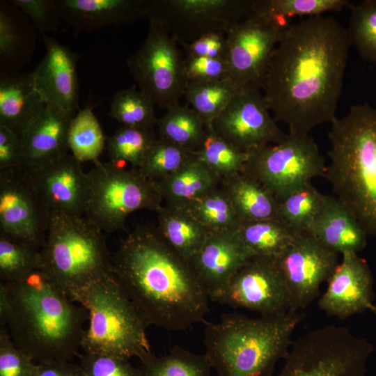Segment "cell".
Wrapping results in <instances>:
<instances>
[{"label":"cell","instance_id":"c3c4849f","mask_svg":"<svg viewBox=\"0 0 376 376\" xmlns=\"http://www.w3.org/2000/svg\"><path fill=\"white\" fill-rule=\"evenodd\" d=\"M182 47L187 57H207L226 61L228 45L224 33H208Z\"/></svg>","mask_w":376,"mask_h":376},{"label":"cell","instance_id":"8992f818","mask_svg":"<svg viewBox=\"0 0 376 376\" xmlns=\"http://www.w3.org/2000/svg\"><path fill=\"white\" fill-rule=\"evenodd\" d=\"M104 233L84 216L51 212L40 269L77 303L89 287L114 276Z\"/></svg>","mask_w":376,"mask_h":376},{"label":"cell","instance_id":"f6af8a7d","mask_svg":"<svg viewBox=\"0 0 376 376\" xmlns=\"http://www.w3.org/2000/svg\"><path fill=\"white\" fill-rule=\"evenodd\" d=\"M36 363L13 343L5 326L0 327V376H33Z\"/></svg>","mask_w":376,"mask_h":376},{"label":"cell","instance_id":"1f68e13d","mask_svg":"<svg viewBox=\"0 0 376 376\" xmlns=\"http://www.w3.org/2000/svg\"><path fill=\"white\" fill-rule=\"evenodd\" d=\"M237 93L226 78L215 81H189L185 93L187 104L204 121L206 129L212 130L214 120Z\"/></svg>","mask_w":376,"mask_h":376},{"label":"cell","instance_id":"603a6c76","mask_svg":"<svg viewBox=\"0 0 376 376\" xmlns=\"http://www.w3.org/2000/svg\"><path fill=\"white\" fill-rule=\"evenodd\" d=\"M62 21L75 31H93L146 18V0H54Z\"/></svg>","mask_w":376,"mask_h":376},{"label":"cell","instance_id":"d6986e66","mask_svg":"<svg viewBox=\"0 0 376 376\" xmlns=\"http://www.w3.org/2000/svg\"><path fill=\"white\" fill-rule=\"evenodd\" d=\"M42 36L45 54L30 73L33 84L46 104L75 115L79 102V56L47 34Z\"/></svg>","mask_w":376,"mask_h":376},{"label":"cell","instance_id":"60d3db41","mask_svg":"<svg viewBox=\"0 0 376 376\" xmlns=\"http://www.w3.org/2000/svg\"><path fill=\"white\" fill-rule=\"evenodd\" d=\"M40 249L0 233V279L10 282L40 268Z\"/></svg>","mask_w":376,"mask_h":376},{"label":"cell","instance_id":"277c9868","mask_svg":"<svg viewBox=\"0 0 376 376\" xmlns=\"http://www.w3.org/2000/svg\"><path fill=\"white\" fill-rule=\"evenodd\" d=\"M304 317L301 311L258 318L224 314L218 321L206 324L204 354L218 376H274Z\"/></svg>","mask_w":376,"mask_h":376},{"label":"cell","instance_id":"83f0119b","mask_svg":"<svg viewBox=\"0 0 376 376\" xmlns=\"http://www.w3.org/2000/svg\"><path fill=\"white\" fill-rule=\"evenodd\" d=\"M156 212L157 227L164 240L178 255L189 261L205 241L209 233L207 229L185 206L166 203Z\"/></svg>","mask_w":376,"mask_h":376},{"label":"cell","instance_id":"ffe728a7","mask_svg":"<svg viewBox=\"0 0 376 376\" xmlns=\"http://www.w3.org/2000/svg\"><path fill=\"white\" fill-rule=\"evenodd\" d=\"M29 173L51 212L84 216L89 192L88 173L72 154Z\"/></svg>","mask_w":376,"mask_h":376},{"label":"cell","instance_id":"44dd1931","mask_svg":"<svg viewBox=\"0 0 376 376\" xmlns=\"http://www.w3.org/2000/svg\"><path fill=\"white\" fill-rule=\"evenodd\" d=\"M253 257L235 231L209 233L189 263L211 301Z\"/></svg>","mask_w":376,"mask_h":376},{"label":"cell","instance_id":"f35d334b","mask_svg":"<svg viewBox=\"0 0 376 376\" xmlns=\"http://www.w3.org/2000/svg\"><path fill=\"white\" fill-rule=\"evenodd\" d=\"M109 116L121 126L139 128L154 129L158 120L153 102L135 85L114 95Z\"/></svg>","mask_w":376,"mask_h":376},{"label":"cell","instance_id":"d6a6232c","mask_svg":"<svg viewBox=\"0 0 376 376\" xmlns=\"http://www.w3.org/2000/svg\"><path fill=\"white\" fill-rule=\"evenodd\" d=\"M208 233L235 231L240 221L220 185L185 206Z\"/></svg>","mask_w":376,"mask_h":376},{"label":"cell","instance_id":"9a60e30c","mask_svg":"<svg viewBox=\"0 0 376 376\" xmlns=\"http://www.w3.org/2000/svg\"><path fill=\"white\" fill-rule=\"evenodd\" d=\"M211 301L263 316L293 311L276 259L253 257Z\"/></svg>","mask_w":376,"mask_h":376},{"label":"cell","instance_id":"f546056e","mask_svg":"<svg viewBox=\"0 0 376 376\" xmlns=\"http://www.w3.org/2000/svg\"><path fill=\"white\" fill-rule=\"evenodd\" d=\"M235 232L253 257L269 259H277L301 233L280 218L240 221Z\"/></svg>","mask_w":376,"mask_h":376},{"label":"cell","instance_id":"5bb4252c","mask_svg":"<svg viewBox=\"0 0 376 376\" xmlns=\"http://www.w3.org/2000/svg\"><path fill=\"white\" fill-rule=\"evenodd\" d=\"M50 218L29 172L0 170V233L41 249Z\"/></svg>","mask_w":376,"mask_h":376},{"label":"cell","instance_id":"74e56055","mask_svg":"<svg viewBox=\"0 0 376 376\" xmlns=\"http://www.w3.org/2000/svg\"><path fill=\"white\" fill-rule=\"evenodd\" d=\"M157 139L154 129L120 126L107 139L110 162H128L139 169Z\"/></svg>","mask_w":376,"mask_h":376},{"label":"cell","instance_id":"7a4b0ae2","mask_svg":"<svg viewBox=\"0 0 376 376\" xmlns=\"http://www.w3.org/2000/svg\"><path fill=\"white\" fill-rule=\"evenodd\" d=\"M114 276L148 326L185 331L203 322L209 296L189 261L152 223L136 225L112 254Z\"/></svg>","mask_w":376,"mask_h":376},{"label":"cell","instance_id":"ba28073f","mask_svg":"<svg viewBox=\"0 0 376 376\" xmlns=\"http://www.w3.org/2000/svg\"><path fill=\"white\" fill-rule=\"evenodd\" d=\"M88 173L89 192L84 217L103 233L123 228L128 216L139 210L157 211L163 201L158 182L139 169H125L97 160Z\"/></svg>","mask_w":376,"mask_h":376},{"label":"cell","instance_id":"836d02e7","mask_svg":"<svg viewBox=\"0 0 376 376\" xmlns=\"http://www.w3.org/2000/svg\"><path fill=\"white\" fill-rule=\"evenodd\" d=\"M198 160L205 164L221 180L244 171L249 154L208 131L199 146L193 152Z\"/></svg>","mask_w":376,"mask_h":376},{"label":"cell","instance_id":"3957f363","mask_svg":"<svg viewBox=\"0 0 376 376\" xmlns=\"http://www.w3.org/2000/svg\"><path fill=\"white\" fill-rule=\"evenodd\" d=\"M88 313L40 269L0 282V324L36 363L71 361L81 349Z\"/></svg>","mask_w":376,"mask_h":376},{"label":"cell","instance_id":"52a82bcc","mask_svg":"<svg viewBox=\"0 0 376 376\" xmlns=\"http://www.w3.org/2000/svg\"><path fill=\"white\" fill-rule=\"evenodd\" d=\"M77 303L88 313L81 343L84 352L136 357L141 363L153 355L148 324L114 276L89 287Z\"/></svg>","mask_w":376,"mask_h":376},{"label":"cell","instance_id":"4fadbf2b","mask_svg":"<svg viewBox=\"0 0 376 376\" xmlns=\"http://www.w3.org/2000/svg\"><path fill=\"white\" fill-rule=\"evenodd\" d=\"M255 0H146V18L182 46L212 33L225 34L253 10Z\"/></svg>","mask_w":376,"mask_h":376},{"label":"cell","instance_id":"b9f144b4","mask_svg":"<svg viewBox=\"0 0 376 376\" xmlns=\"http://www.w3.org/2000/svg\"><path fill=\"white\" fill-rule=\"evenodd\" d=\"M350 5L347 0H255L253 8L270 17L288 21L296 16L308 17L338 12Z\"/></svg>","mask_w":376,"mask_h":376},{"label":"cell","instance_id":"d4e9b609","mask_svg":"<svg viewBox=\"0 0 376 376\" xmlns=\"http://www.w3.org/2000/svg\"><path fill=\"white\" fill-rule=\"evenodd\" d=\"M46 105L34 87L30 73L0 74V126L21 137Z\"/></svg>","mask_w":376,"mask_h":376},{"label":"cell","instance_id":"bcb514c9","mask_svg":"<svg viewBox=\"0 0 376 376\" xmlns=\"http://www.w3.org/2000/svg\"><path fill=\"white\" fill-rule=\"evenodd\" d=\"M42 33L56 32L61 25L54 0H10Z\"/></svg>","mask_w":376,"mask_h":376},{"label":"cell","instance_id":"6da1fadb","mask_svg":"<svg viewBox=\"0 0 376 376\" xmlns=\"http://www.w3.org/2000/svg\"><path fill=\"white\" fill-rule=\"evenodd\" d=\"M350 47L346 28L332 16L308 17L285 29L261 89L288 134H309L337 118Z\"/></svg>","mask_w":376,"mask_h":376},{"label":"cell","instance_id":"7c38bea8","mask_svg":"<svg viewBox=\"0 0 376 376\" xmlns=\"http://www.w3.org/2000/svg\"><path fill=\"white\" fill-rule=\"evenodd\" d=\"M288 21L252 12L226 33L228 78L237 92L260 90Z\"/></svg>","mask_w":376,"mask_h":376},{"label":"cell","instance_id":"ee69618b","mask_svg":"<svg viewBox=\"0 0 376 376\" xmlns=\"http://www.w3.org/2000/svg\"><path fill=\"white\" fill-rule=\"evenodd\" d=\"M79 365L83 376H140L130 359L118 356L83 352Z\"/></svg>","mask_w":376,"mask_h":376},{"label":"cell","instance_id":"d590c367","mask_svg":"<svg viewBox=\"0 0 376 376\" xmlns=\"http://www.w3.org/2000/svg\"><path fill=\"white\" fill-rule=\"evenodd\" d=\"M68 142L71 154L81 163L98 160L106 139L91 109L79 110L74 116L69 127Z\"/></svg>","mask_w":376,"mask_h":376},{"label":"cell","instance_id":"9c48e42d","mask_svg":"<svg viewBox=\"0 0 376 376\" xmlns=\"http://www.w3.org/2000/svg\"><path fill=\"white\" fill-rule=\"evenodd\" d=\"M373 345L345 327L315 329L292 342L276 376H367Z\"/></svg>","mask_w":376,"mask_h":376},{"label":"cell","instance_id":"5b68a950","mask_svg":"<svg viewBox=\"0 0 376 376\" xmlns=\"http://www.w3.org/2000/svg\"><path fill=\"white\" fill-rule=\"evenodd\" d=\"M324 178L368 235H376V107L352 105L331 123Z\"/></svg>","mask_w":376,"mask_h":376},{"label":"cell","instance_id":"681fc988","mask_svg":"<svg viewBox=\"0 0 376 376\" xmlns=\"http://www.w3.org/2000/svg\"><path fill=\"white\" fill-rule=\"evenodd\" d=\"M21 138L3 126H0V170L21 167Z\"/></svg>","mask_w":376,"mask_h":376},{"label":"cell","instance_id":"7402d4cb","mask_svg":"<svg viewBox=\"0 0 376 376\" xmlns=\"http://www.w3.org/2000/svg\"><path fill=\"white\" fill-rule=\"evenodd\" d=\"M73 114L47 104L21 136V168L31 172L67 155Z\"/></svg>","mask_w":376,"mask_h":376},{"label":"cell","instance_id":"e0dca14e","mask_svg":"<svg viewBox=\"0 0 376 376\" xmlns=\"http://www.w3.org/2000/svg\"><path fill=\"white\" fill-rule=\"evenodd\" d=\"M212 131L249 154L285 139L260 90L236 93L214 120Z\"/></svg>","mask_w":376,"mask_h":376},{"label":"cell","instance_id":"484cf974","mask_svg":"<svg viewBox=\"0 0 376 376\" xmlns=\"http://www.w3.org/2000/svg\"><path fill=\"white\" fill-rule=\"evenodd\" d=\"M36 26L28 17L10 1L0 3V71L18 72L33 53Z\"/></svg>","mask_w":376,"mask_h":376},{"label":"cell","instance_id":"cb8c5ba5","mask_svg":"<svg viewBox=\"0 0 376 376\" xmlns=\"http://www.w3.org/2000/svg\"><path fill=\"white\" fill-rule=\"evenodd\" d=\"M306 232L341 255L347 252L358 253L367 244L368 234L359 222L331 195L325 194L322 206Z\"/></svg>","mask_w":376,"mask_h":376},{"label":"cell","instance_id":"7dc6e473","mask_svg":"<svg viewBox=\"0 0 376 376\" xmlns=\"http://www.w3.org/2000/svg\"><path fill=\"white\" fill-rule=\"evenodd\" d=\"M185 68L189 81H215L228 78V64L224 59L186 57Z\"/></svg>","mask_w":376,"mask_h":376},{"label":"cell","instance_id":"2e32d148","mask_svg":"<svg viewBox=\"0 0 376 376\" xmlns=\"http://www.w3.org/2000/svg\"><path fill=\"white\" fill-rule=\"evenodd\" d=\"M338 255L308 232L300 233L276 259L288 288L293 311L306 308L338 266Z\"/></svg>","mask_w":376,"mask_h":376},{"label":"cell","instance_id":"8fae6325","mask_svg":"<svg viewBox=\"0 0 376 376\" xmlns=\"http://www.w3.org/2000/svg\"><path fill=\"white\" fill-rule=\"evenodd\" d=\"M149 22L146 40L127 65L139 91L167 109L185 95L189 83L185 58L177 41L159 23Z\"/></svg>","mask_w":376,"mask_h":376},{"label":"cell","instance_id":"e575fe53","mask_svg":"<svg viewBox=\"0 0 376 376\" xmlns=\"http://www.w3.org/2000/svg\"><path fill=\"white\" fill-rule=\"evenodd\" d=\"M141 363L140 376H211L212 370L204 354L178 346L166 354H153Z\"/></svg>","mask_w":376,"mask_h":376},{"label":"cell","instance_id":"ab89813d","mask_svg":"<svg viewBox=\"0 0 376 376\" xmlns=\"http://www.w3.org/2000/svg\"><path fill=\"white\" fill-rule=\"evenodd\" d=\"M346 28L351 46L367 62L376 64V0L351 3Z\"/></svg>","mask_w":376,"mask_h":376},{"label":"cell","instance_id":"8d00e7d4","mask_svg":"<svg viewBox=\"0 0 376 376\" xmlns=\"http://www.w3.org/2000/svg\"><path fill=\"white\" fill-rule=\"evenodd\" d=\"M325 194L311 182L289 193L279 201L280 218L295 230L309 229L324 203Z\"/></svg>","mask_w":376,"mask_h":376},{"label":"cell","instance_id":"f907efd6","mask_svg":"<svg viewBox=\"0 0 376 376\" xmlns=\"http://www.w3.org/2000/svg\"><path fill=\"white\" fill-rule=\"evenodd\" d=\"M33 376H83L79 363L71 361L36 363Z\"/></svg>","mask_w":376,"mask_h":376},{"label":"cell","instance_id":"ac0fdd59","mask_svg":"<svg viewBox=\"0 0 376 376\" xmlns=\"http://www.w3.org/2000/svg\"><path fill=\"white\" fill-rule=\"evenodd\" d=\"M341 256L318 300L319 308L327 315L340 320L368 311L374 313V279L367 261L358 253L347 252Z\"/></svg>","mask_w":376,"mask_h":376},{"label":"cell","instance_id":"7bdbcfd3","mask_svg":"<svg viewBox=\"0 0 376 376\" xmlns=\"http://www.w3.org/2000/svg\"><path fill=\"white\" fill-rule=\"evenodd\" d=\"M192 157V151L157 138L139 169L146 177L159 181L176 172Z\"/></svg>","mask_w":376,"mask_h":376},{"label":"cell","instance_id":"30bf717a","mask_svg":"<svg viewBox=\"0 0 376 376\" xmlns=\"http://www.w3.org/2000/svg\"><path fill=\"white\" fill-rule=\"evenodd\" d=\"M326 168L310 134L288 133L282 141L249 153L244 171L279 200L313 179L324 177Z\"/></svg>","mask_w":376,"mask_h":376},{"label":"cell","instance_id":"4dcf8cb0","mask_svg":"<svg viewBox=\"0 0 376 376\" xmlns=\"http://www.w3.org/2000/svg\"><path fill=\"white\" fill-rule=\"evenodd\" d=\"M158 138L194 152L207 129L201 116L188 104H176L157 120Z\"/></svg>","mask_w":376,"mask_h":376},{"label":"cell","instance_id":"4316f807","mask_svg":"<svg viewBox=\"0 0 376 376\" xmlns=\"http://www.w3.org/2000/svg\"><path fill=\"white\" fill-rule=\"evenodd\" d=\"M220 187L240 221L280 218L277 198L244 171L222 179Z\"/></svg>","mask_w":376,"mask_h":376},{"label":"cell","instance_id":"f1b7e54d","mask_svg":"<svg viewBox=\"0 0 376 376\" xmlns=\"http://www.w3.org/2000/svg\"><path fill=\"white\" fill-rule=\"evenodd\" d=\"M221 178L194 155L174 173L157 181L166 203L185 206L219 187Z\"/></svg>","mask_w":376,"mask_h":376},{"label":"cell","instance_id":"816d5d0a","mask_svg":"<svg viewBox=\"0 0 376 376\" xmlns=\"http://www.w3.org/2000/svg\"><path fill=\"white\" fill-rule=\"evenodd\" d=\"M374 314H375V315H376V310H375V311Z\"/></svg>","mask_w":376,"mask_h":376}]
</instances>
